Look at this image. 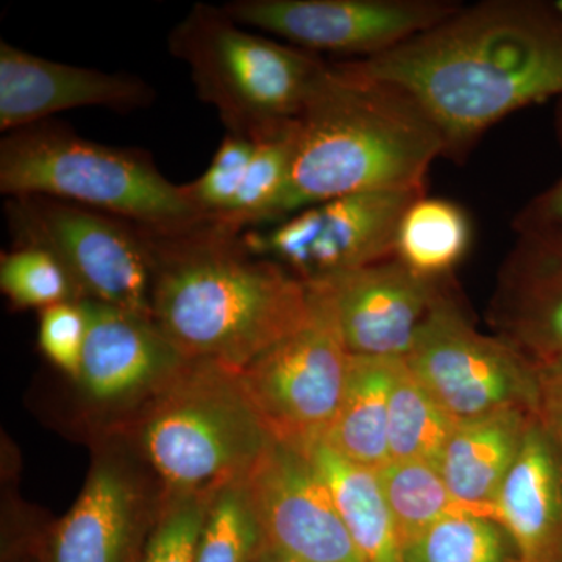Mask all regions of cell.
I'll list each match as a JSON object with an SVG mask.
<instances>
[{"mask_svg": "<svg viewBox=\"0 0 562 562\" xmlns=\"http://www.w3.org/2000/svg\"><path fill=\"white\" fill-rule=\"evenodd\" d=\"M416 99L461 160L509 114L562 99V20L552 3L490 0L386 54L350 60Z\"/></svg>", "mask_w": 562, "mask_h": 562, "instance_id": "6da1fadb", "label": "cell"}, {"mask_svg": "<svg viewBox=\"0 0 562 562\" xmlns=\"http://www.w3.org/2000/svg\"><path fill=\"white\" fill-rule=\"evenodd\" d=\"M144 232L154 262L151 314L188 360L241 372L308 321V284L251 254L241 231L206 220Z\"/></svg>", "mask_w": 562, "mask_h": 562, "instance_id": "7a4b0ae2", "label": "cell"}, {"mask_svg": "<svg viewBox=\"0 0 562 562\" xmlns=\"http://www.w3.org/2000/svg\"><path fill=\"white\" fill-rule=\"evenodd\" d=\"M439 157L441 132L413 95L351 61L325 63L297 117L281 220L357 192L425 188Z\"/></svg>", "mask_w": 562, "mask_h": 562, "instance_id": "3957f363", "label": "cell"}, {"mask_svg": "<svg viewBox=\"0 0 562 562\" xmlns=\"http://www.w3.org/2000/svg\"><path fill=\"white\" fill-rule=\"evenodd\" d=\"M105 438L144 465L165 498L213 494L246 479L276 442L239 372L191 360L135 413L106 428Z\"/></svg>", "mask_w": 562, "mask_h": 562, "instance_id": "277c9868", "label": "cell"}, {"mask_svg": "<svg viewBox=\"0 0 562 562\" xmlns=\"http://www.w3.org/2000/svg\"><path fill=\"white\" fill-rule=\"evenodd\" d=\"M0 192L57 199L154 233L206 221L147 151L95 143L50 120L7 133Z\"/></svg>", "mask_w": 562, "mask_h": 562, "instance_id": "5b68a950", "label": "cell"}, {"mask_svg": "<svg viewBox=\"0 0 562 562\" xmlns=\"http://www.w3.org/2000/svg\"><path fill=\"white\" fill-rule=\"evenodd\" d=\"M169 50L190 68L199 98L217 110L227 133L251 140L301 116L325 66L209 3H195L172 29Z\"/></svg>", "mask_w": 562, "mask_h": 562, "instance_id": "8992f818", "label": "cell"}, {"mask_svg": "<svg viewBox=\"0 0 562 562\" xmlns=\"http://www.w3.org/2000/svg\"><path fill=\"white\" fill-rule=\"evenodd\" d=\"M5 217L14 246L54 254L83 301L154 317V262L138 225L43 195L7 199Z\"/></svg>", "mask_w": 562, "mask_h": 562, "instance_id": "52a82bcc", "label": "cell"}, {"mask_svg": "<svg viewBox=\"0 0 562 562\" xmlns=\"http://www.w3.org/2000/svg\"><path fill=\"white\" fill-rule=\"evenodd\" d=\"M308 286V321L239 372L273 441L299 453L324 439L341 405L351 361L327 295L317 284Z\"/></svg>", "mask_w": 562, "mask_h": 562, "instance_id": "ba28073f", "label": "cell"}, {"mask_svg": "<svg viewBox=\"0 0 562 562\" xmlns=\"http://www.w3.org/2000/svg\"><path fill=\"white\" fill-rule=\"evenodd\" d=\"M403 360L457 422L509 409L538 413L536 366L501 336L480 331L452 288L436 302Z\"/></svg>", "mask_w": 562, "mask_h": 562, "instance_id": "9c48e42d", "label": "cell"}, {"mask_svg": "<svg viewBox=\"0 0 562 562\" xmlns=\"http://www.w3.org/2000/svg\"><path fill=\"white\" fill-rule=\"evenodd\" d=\"M425 194L427 188L357 192L244 231L243 239L251 254L314 283L394 258L403 216Z\"/></svg>", "mask_w": 562, "mask_h": 562, "instance_id": "30bf717a", "label": "cell"}, {"mask_svg": "<svg viewBox=\"0 0 562 562\" xmlns=\"http://www.w3.org/2000/svg\"><path fill=\"white\" fill-rule=\"evenodd\" d=\"M460 7L443 0H235L222 9L244 27L310 54L366 60L435 27Z\"/></svg>", "mask_w": 562, "mask_h": 562, "instance_id": "8fae6325", "label": "cell"}, {"mask_svg": "<svg viewBox=\"0 0 562 562\" xmlns=\"http://www.w3.org/2000/svg\"><path fill=\"white\" fill-rule=\"evenodd\" d=\"M87 482L55 525L46 562H138L162 506L154 476L121 442L103 438Z\"/></svg>", "mask_w": 562, "mask_h": 562, "instance_id": "7c38bea8", "label": "cell"}, {"mask_svg": "<svg viewBox=\"0 0 562 562\" xmlns=\"http://www.w3.org/2000/svg\"><path fill=\"white\" fill-rule=\"evenodd\" d=\"M88 333L74 383L106 428L135 413L190 362L154 317L83 301Z\"/></svg>", "mask_w": 562, "mask_h": 562, "instance_id": "4fadbf2b", "label": "cell"}, {"mask_svg": "<svg viewBox=\"0 0 562 562\" xmlns=\"http://www.w3.org/2000/svg\"><path fill=\"white\" fill-rule=\"evenodd\" d=\"M246 484L268 549L295 562H364L305 454L273 442Z\"/></svg>", "mask_w": 562, "mask_h": 562, "instance_id": "5bb4252c", "label": "cell"}, {"mask_svg": "<svg viewBox=\"0 0 562 562\" xmlns=\"http://www.w3.org/2000/svg\"><path fill=\"white\" fill-rule=\"evenodd\" d=\"M313 284L327 295L350 355L397 360L408 355L422 324L450 290L449 277L420 276L395 257Z\"/></svg>", "mask_w": 562, "mask_h": 562, "instance_id": "9a60e30c", "label": "cell"}, {"mask_svg": "<svg viewBox=\"0 0 562 562\" xmlns=\"http://www.w3.org/2000/svg\"><path fill=\"white\" fill-rule=\"evenodd\" d=\"M157 98L132 74H109L50 61L0 41V131L10 133L49 121L61 111L102 106L125 113Z\"/></svg>", "mask_w": 562, "mask_h": 562, "instance_id": "2e32d148", "label": "cell"}, {"mask_svg": "<svg viewBox=\"0 0 562 562\" xmlns=\"http://www.w3.org/2000/svg\"><path fill=\"white\" fill-rule=\"evenodd\" d=\"M487 322L538 371L562 364V239L517 235L498 269Z\"/></svg>", "mask_w": 562, "mask_h": 562, "instance_id": "e0dca14e", "label": "cell"}, {"mask_svg": "<svg viewBox=\"0 0 562 562\" xmlns=\"http://www.w3.org/2000/svg\"><path fill=\"white\" fill-rule=\"evenodd\" d=\"M492 517L519 562H562V469L552 435L536 417L506 476Z\"/></svg>", "mask_w": 562, "mask_h": 562, "instance_id": "ac0fdd59", "label": "cell"}, {"mask_svg": "<svg viewBox=\"0 0 562 562\" xmlns=\"http://www.w3.org/2000/svg\"><path fill=\"white\" fill-rule=\"evenodd\" d=\"M535 419L536 414L509 409L458 422L438 465L454 501L492 516Z\"/></svg>", "mask_w": 562, "mask_h": 562, "instance_id": "d6986e66", "label": "cell"}, {"mask_svg": "<svg viewBox=\"0 0 562 562\" xmlns=\"http://www.w3.org/2000/svg\"><path fill=\"white\" fill-rule=\"evenodd\" d=\"M364 562H402L403 541L392 516L379 469L342 457L324 441L305 452Z\"/></svg>", "mask_w": 562, "mask_h": 562, "instance_id": "ffe728a7", "label": "cell"}, {"mask_svg": "<svg viewBox=\"0 0 562 562\" xmlns=\"http://www.w3.org/2000/svg\"><path fill=\"white\" fill-rule=\"evenodd\" d=\"M402 360L351 355L341 405L322 441L368 468L382 469L390 462V395Z\"/></svg>", "mask_w": 562, "mask_h": 562, "instance_id": "44dd1931", "label": "cell"}, {"mask_svg": "<svg viewBox=\"0 0 562 562\" xmlns=\"http://www.w3.org/2000/svg\"><path fill=\"white\" fill-rule=\"evenodd\" d=\"M472 235L471 217L462 206L425 194L403 216L395 258L420 276L447 279L471 249Z\"/></svg>", "mask_w": 562, "mask_h": 562, "instance_id": "7402d4cb", "label": "cell"}, {"mask_svg": "<svg viewBox=\"0 0 562 562\" xmlns=\"http://www.w3.org/2000/svg\"><path fill=\"white\" fill-rule=\"evenodd\" d=\"M249 168L231 210L214 220L236 231L266 227L281 221V209L290 190L297 120L254 140Z\"/></svg>", "mask_w": 562, "mask_h": 562, "instance_id": "603a6c76", "label": "cell"}, {"mask_svg": "<svg viewBox=\"0 0 562 562\" xmlns=\"http://www.w3.org/2000/svg\"><path fill=\"white\" fill-rule=\"evenodd\" d=\"M457 424L402 360L390 395V461H422L438 468Z\"/></svg>", "mask_w": 562, "mask_h": 562, "instance_id": "cb8c5ba5", "label": "cell"}, {"mask_svg": "<svg viewBox=\"0 0 562 562\" xmlns=\"http://www.w3.org/2000/svg\"><path fill=\"white\" fill-rule=\"evenodd\" d=\"M402 562H519L508 532L487 514L443 516L403 543Z\"/></svg>", "mask_w": 562, "mask_h": 562, "instance_id": "d4e9b609", "label": "cell"}, {"mask_svg": "<svg viewBox=\"0 0 562 562\" xmlns=\"http://www.w3.org/2000/svg\"><path fill=\"white\" fill-rule=\"evenodd\" d=\"M379 475L403 543L443 516L471 512L454 501L439 469L428 462L391 460Z\"/></svg>", "mask_w": 562, "mask_h": 562, "instance_id": "484cf974", "label": "cell"}, {"mask_svg": "<svg viewBox=\"0 0 562 562\" xmlns=\"http://www.w3.org/2000/svg\"><path fill=\"white\" fill-rule=\"evenodd\" d=\"M262 549L265 539L246 479L214 492L194 562H254Z\"/></svg>", "mask_w": 562, "mask_h": 562, "instance_id": "4316f807", "label": "cell"}, {"mask_svg": "<svg viewBox=\"0 0 562 562\" xmlns=\"http://www.w3.org/2000/svg\"><path fill=\"white\" fill-rule=\"evenodd\" d=\"M0 290L16 308H50L80 302L79 286L65 265L49 250L14 246L0 258Z\"/></svg>", "mask_w": 562, "mask_h": 562, "instance_id": "83f0119b", "label": "cell"}, {"mask_svg": "<svg viewBox=\"0 0 562 562\" xmlns=\"http://www.w3.org/2000/svg\"><path fill=\"white\" fill-rule=\"evenodd\" d=\"M254 149L250 138L227 133L206 171L198 180L181 184L187 201L205 220H220L231 210L241 190Z\"/></svg>", "mask_w": 562, "mask_h": 562, "instance_id": "f1b7e54d", "label": "cell"}, {"mask_svg": "<svg viewBox=\"0 0 562 562\" xmlns=\"http://www.w3.org/2000/svg\"><path fill=\"white\" fill-rule=\"evenodd\" d=\"M213 494L165 498L138 562H194Z\"/></svg>", "mask_w": 562, "mask_h": 562, "instance_id": "f546056e", "label": "cell"}, {"mask_svg": "<svg viewBox=\"0 0 562 562\" xmlns=\"http://www.w3.org/2000/svg\"><path fill=\"white\" fill-rule=\"evenodd\" d=\"M87 333L88 314L83 301L60 303L41 312V350L72 382L79 375Z\"/></svg>", "mask_w": 562, "mask_h": 562, "instance_id": "4dcf8cb0", "label": "cell"}, {"mask_svg": "<svg viewBox=\"0 0 562 562\" xmlns=\"http://www.w3.org/2000/svg\"><path fill=\"white\" fill-rule=\"evenodd\" d=\"M514 231L517 235L562 239V177L517 214Z\"/></svg>", "mask_w": 562, "mask_h": 562, "instance_id": "1f68e13d", "label": "cell"}, {"mask_svg": "<svg viewBox=\"0 0 562 562\" xmlns=\"http://www.w3.org/2000/svg\"><path fill=\"white\" fill-rule=\"evenodd\" d=\"M536 417L550 435L562 438V364L539 369V403Z\"/></svg>", "mask_w": 562, "mask_h": 562, "instance_id": "d6a6232c", "label": "cell"}, {"mask_svg": "<svg viewBox=\"0 0 562 562\" xmlns=\"http://www.w3.org/2000/svg\"><path fill=\"white\" fill-rule=\"evenodd\" d=\"M254 562H295L290 560V558L283 557V554L273 552V550L268 549V547H265V549L261 550L260 554H258L257 560Z\"/></svg>", "mask_w": 562, "mask_h": 562, "instance_id": "836d02e7", "label": "cell"}, {"mask_svg": "<svg viewBox=\"0 0 562 562\" xmlns=\"http://www.w3.org/2000/svg\"><path fill=\"white\" fill-rule=\"evenodd\" d=\"M554 127H557L558 140H560L562 147V99L558 103L557 114H554Z\"/></svg>", "mask_w": 562, "mask_h": 562, "instance_id": "e575fe53", "label": "cell"}, {"mask_svg": "<svg viewBox=\"0 0 562 562\" xmlns=\"http://www.w3.org/2000/svg\"><path fill=\"white\" fill-rule=\"evenodd\" d=\"M546 428V427H543ZM553 441L557 443L558 454H560V461H561V469H562V438H557V436H553Z\"/></svg>", "mask_w": 562, "mask_h": 562, "instance_id": "d590c367", "label": "cell"}, {"mask_svg": "<svg viewBox=\"0 0 562 562\" xmlns=\"http://www.w3.org/2000/svg\"><path fill=\"white\" fill-rule=\"evenodd\" d=\"M553 10L557 11L558 16L562 20V0H557L552 3Z\"/></svg>", "mask_w": 562, "mask_h": 562, "instance_id": "8d00e7d4", "label": "cell"}]
</instances>
